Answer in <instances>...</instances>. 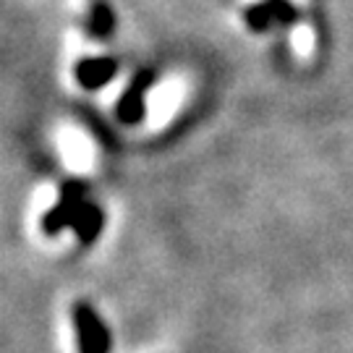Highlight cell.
Segmentation results:
<instances>
[{"label":"cell","mask_w":353,"mask_h":353,"mask_svg":"<svg viewBox=\"0 0 353 353\" xmlns=\"http://www.w3.org/2000/svg\"><path fill=\"white\" fill-rule=\"evenodd\" d=\"M76 338L81 353H108L110 351V335L102 325V319L89 303H79L74 309Z\"/></svg>","instance_id":"obj_2"},{"label":"cell","mask_w":353,"mask_h":353,"mask_svg":"<svg viewBox=\"0 0 353 353\" xmlns=\"http://www.w3.org/2000/svg\"><path fill=\"white\" fill-rule=\"evenodd\" d=\"M87 202L89 199H87L84 186H81L79 181H65L55 207L48 210L45 217H42V230L52 236V233H58V230H63V228H74L76 214L81 212V207Z\"/></svg>","instance_id":"obj_1"},{"label":"cell","mask_w":353,"mask_h":353,"mask_svg":"<svg viewBox=\"0 0 353 353\" xmlns=\"http://www.w3.org/2000/svg\"><path fill=\"white\" fill-rule=\"evenodd\" d=\"M246 21H249V26L256 29V32H265L275 19H272L270 6H254V8H249V13H246Z\"/></svg>","instance_id":"obj_7"},{"label":"cell","mask_w":353,"mask_h":353,"mask_svg":"<svg viewBox=\"0 0 353 353\" xmlns=\"http://www.w3.org/2000/svg\"><path fill=\"white\" fill-rule=\"evenodd\" d=\"M89 29L94 32V34H108L110 29H113V11L108 8V6H94V11L89 16Z\"/></svg>","instance_id":"obj_6"},{"label":"cell","mask_w":353,"mask_h":353,"mask_svg":"<svg viewBox=\"0 0 353 353\" xmlns=\"http://www.w3.org/2000/svg\"><path fill=\"white\" fill-rule=\"evenodd\" d=\"M74 230L79 241H84V243H92V241L100 236L102 230V210L97 204L87 202L81 207V212L76 214V223H74Z\"/></svg>","instance_id":"obj_5"},{"label":"cell","mask_w":353,"mask_h":353,"mask_svg":"<svg viewBox=\"0 0 353 353\" xmlns=\"http://www.w3.org/2000/svg\"><path fill=\"white\" fill-rule=\"evenodd\" d=\"M115 76V61L110 58H87L76 65V79L79 84L87 89H97L108 84Z\"/></svg>","instance_id":"obj_3"},{"label":"cell","mask_w":353,"mask_h":353,"mask_svg":"<svg viewBox=\"0 0 353 353\" xmlns=\"http://www.w3.org/2000/svg\"><path fill=\"white\" fill-rule=\"evenodd\" d=\"M152 84V76L150 74H141L131 87H128V92L123 94V100H121V105H118V113H121V118L123 121H139V115L144 113V97H147V89H150Z\"/></svg>","instance_id":"obj_4"}]
</instances>
